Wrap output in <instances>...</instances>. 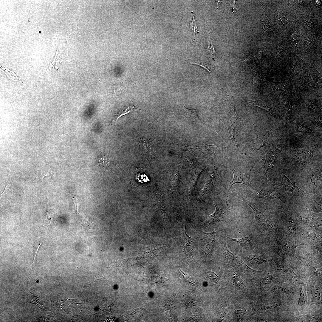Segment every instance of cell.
Wrapping results in <instances>:
<instances>
[{"instance_id": "cell-1", "label": "cell", "mask_w": 322, "mask_h": 322, "mask_svg": "<svg viewBox=\"0 0 322 322\" xmlns=\"http://www.w3.org/2000/svg\"><path fill=\"white\" fill-rule=\"evenodd\" d=\"M283 188L272 184L259 188L255 187L253 189L252 195L254 198H262L268 201L277 198L286 204L288 200L287 194Z\"/></svg>"}, {"instance_id": "cell-2", "label": "cell", "mask_w": 322, "mask_h": 322, "mask_svg": "<svg viewBox=\"0 0 322 322\" xmlns=\"http://www.w3.org/2000/svg\"><path fill=\"white\" fill-rule=\"evenodd\" d=\"M213 231L205 233L202 230L197 234L200 253L203 257L208 259H213V254L216 244V237L219 233L223 230Z\"/></svg>"}, {"instance_id": "cell-3", "label": "cell", "mask_w": 322, "mask_h": 322, "mask_svg": "<svg viewBox=\"0 0 322 322\" xmlns=\"http://www.w3.org/2000/svg\"><path fill=\"white\" fill-rule=\"evenodd\" d=\"M239 198L245 202L252 208L255 214L253 225L263 229L264 231L272 230L273 223L267 213L261 210L253 203L246 201L242 196L237 195Z\"/></svg>"}, {"instance_id": "cell-4", "label": "cell", "mask_w": 322, "mask_h": 322, "mask_svg": "<svg viewBox=\"0 0 322 322\" xmlns=\"http://www.w3.org/2000/svg\"><path fill=\"white\" fill-rule=\"evenodd\" d=\"M222 249L226 263L235 269L244 272H259L250 268L244 262L242 258L231 252L227 247L226 243L225 242L223 243Z\"/></svg>"}, {"instance_id": "cell-5", "label": "cell", "mask_w": 322, "mask_h": 322, "mask_svg": "<svg viewBox=\"0 0 322 322\" xmlns=\"http://www.w3.org/2000/svg\"><path fill=\"white\" fill-rule=\"evenodd\" d=\"M273 185L288 190L293 194L301 197L304 196V192L298 187L295 182L291 181L282 171L277 174L273 180Z\"/></svg>"}, {"instance_id": "cell-6", "label": "cell", "mask_w": 322, "mask_h": 322, "mask_svg": "<svg viewBox=\"0 0 322 322\" xmlns=\"http://www.w3.org/2000/svg\"><path fill=\"white\" fill-rule=\"evenodd\" d=\"M322 170L315 169L306 173L303 177L302 183L311 192L315 194L316 188L322 183Z\"/></svg>"}, {"instance_id": "cell-7", "label": "cell", "mask_w": 322, "mask_h": 322, "mask_svg": "<svg viewBox=\"0 0 322 322\" xmlns=\"http://www.w3.org/2000/svg\"><path fill=\"white\" fill-rule=\"evenodd\" d=\"M186 224L184 227L181 225L182 230V237L179 244V249L184 256L190 259L193 258L192 251L195 243V240L187 234L186 228Z\"/></svg>"}, {"instance_id": "cell-8", "label": "cell", "mask_w": 322, "mask_h": 322, "mask_svg": "<svg viewBox=\"0 0 322 322\" xmlns=\"http://www.w3.org/2000/svg\"><path fill=\"white\" fill-rule=\"evenodd\" d=\"M216 209L212 214L207 216L206 220L202 223V226L210 227L213 225L225 220L227 210L222 204H216L214 203Z\"/></svg>"}, {"instance_id": "cell-9", "label": "cell", "mask_w": 322, "mask_h": 322, "mask_svg": "<svg viewBox=\"0 0 322 322\" xmlns=\"http://www.w3.org/2000/svg\"><path fill=\"white\" fill-rule=\"evenodd\" d=\"M276 245L278 250L285 255L290 257H296L295 251L296 247L300 245L299 243L294 241H290L277 239Z\"/></svg>"}, {"instance_id": "cell-10", "label": "cell", "mask_w": 322, "mask_h": 322, "mask_svg": "<svg viewBox=\"0 0 322 322\" xmlns=\"http://www.w3.org/2000/svg\"><path fill=\"white\" fill-rule=\"evenodd\" d=\"M253 167V166L247 172L243 173H238L234 168L230 167L229 168L233 173V180L229 183V189H230L232 186L236 183L245 184L250 187L252 189H253L255 187L253 185L250 179L251 173Z\"/></svg>"}, {"instance_id": "cell-11", "label": "cell", "mask_w": 322, "mask_h": 322, "mask_svg": "<svg viewBox=\"0 0 322 322\" xmlns=\"http://www.w3.org/2000/svg\"><path fill=\"white\" fill-rule=\"evenodd\" d=\"M301 216V219L304 224L315 228L321 230L322 216L307 210Z\"/></svg>"}, {"instance_id": "cell-12", "label": "cell", "mask_w": 322, "mask_h": 322, "mask_svg": "<svg viewBox=\"0 0 322 322\" xmlns=\"http://www.w3.org/2000/svg\"><path fill=\"white\" fill-rule=\"evenodd\" d=\"M282 219L285 222L287 229L290 233L295 235L297 232V225L295 219L289 212L284 209L281 214Z\"/></svg>"}, {"instance_id": "cell-13", "label": "cell", "mask_w": 322, "mask_h": 322, "mask_svg": "<svg viewBox=\"0 0 322 322\" xmlns=\"http://www.w3.org/2000/svg\"><path fill=\"white\" fill-rule=\"evenodd\" d=\"M228 117L224 121V124L228 128L229 132L230 134V137L233 142L236 144L234 137V129L237 125V124L240 121V119H241L238 117L236 115L235 111L233 114H231L228 115Z\"/></svg>"}, {"instance_id": "cell-14", "label": "cell", "mask_w": 322, "mask_h": 322, "mask_svg": "<svg viewBox=\"0 0 322 322\" xmlns=\"http://www.w3.org/2000/svg\"><path fill=\"white\" fill-rule=\"evenodd\" d=\"M311 198L308 204L309 209L314 213L322 212V196L321 194H315Z\"/></svg>"}, {"instance_id": "cell-15", "label": "cell", "mask_w": 322, "mask_h": 322, "mask_svg": "<svg viewBox=\"0 0 322 322\" xmlns=\"http://www.w3.org/2000/svg\"><path fill=\"white\" fill-rule=\"evenodd\" d=\"M281 150L280 149L273 150L266 154V158L264 168L265 170V175L267 181V171L273 168L276 157Z\"/></svg>"}, {"instance_id": "cell-16", "label": "cell", "mask_w": 322, "mask_h": 322, "mask_svg": "<svg viewBox=\"0 0 322 322\" xmlns=\"http://www.w3.org/2000/svg\"><path fill=\"white\" fill-rule=\"evenodd\" d=\"M226 239L228 241L236 242L239 244L243 248L247 250L251 249L253 248V245L250 239L247 237L241 238H233L224 235Z\"/></svg>"}, {"instance_id": "cell-17", "label": "cell", "mask_w": 322, "mask_h": 322, "mask_svg": "<svg viewBox=\"0 0 322 322\" xmlns=\"http://www.w3.org/2000/svg\"><path fill=\"white\" fill-rule=\"evenodd\" d=\"M182 113L181 115L185 116L186 117L193 119H199L198 113L197 109H189L187 108L182 103Z\"/></svg>"}, {"instance_id": "cell-18", "label": "cell", "mask_w": 322, "mask_h": 322, "mask_svg": "<svg viewBox=\"0 0 322 322\" xmlns=\"http://www.w3.org/2000/svg\"><path fill=\"white\" fill-rule=\"evenodd\" d=\"M262 255L260 253H256L250 254L247 256L246 259L251 263L254 264H258L266 261Z\"/></svg>"}, {"instance_id": "cell-19", "label": "cell", "mask_w": 322, "mask_h": 322, "mask_svg": "<svg viewBox=\"0 0 322 322\" xmlns=\"http://www.w3.org/2000/svg\"><path fill=\"white\" fill-rule=\"evenodd\" d=\"M268 135L267 133L263 134H261L256 139V141L254 143L253 149L250 155V156L255 150H258L264 144Z\"/></svg>"}, {"instance_id": "cell-20", "label": "cell", "mask_w": 322, "mask_h": 322, "mask_svg": "<svg viewBox=\"0 0 322 322\" xmlns=\"http://www.w3.org/2000/svg\"><path fill=\"white\" fill-rule=\"evenodd\" d=\"M217 145H208L205 144L194 147L198 150L202 152L204 154L208 155L213 154L214 151L218 147Z\"/></svg>"}, {"instance_id": "cell-21", "label": "cell", "mask_w": 322, "mask_h": 322, "mask_svg": "<svg viewBox=\"0 0 322 322\" xmlns=\"http://www.w3.org/2000/svg\"><path fill=\"white\" fill-rule=\"evenodd\" d=\"M196 64V65H199V66L203 67V68H204L205 69H206L207 71H208L210 73L211 75V76H212L213 78V79H214V78H213V75H212V74H211V72H210V68H211L212 67H213V66H214V65H211V64H209L206 63V62L204 61H202V60H196V61H192L190 63H188V64Z\"/></svg>"}, {"instance_id": "cell-22", "label": "cell", "mask_w": 322, "mask_h": 322, "mask_svg": "<svg viewBox=\"0 0 322 322\" xmlns=\"http://www.w3.org/2000/svg\"><path fill=\"white\" fill-rule=\"evenodd\" d=\"M233 281L235 286L237 289L243 291L247 290L244 281L239 275H236L234 276Z\"/></svg>"}, {"instance_id": "cell-23", "label": "cell", "mask_w": 322, "mask_h": 322, "mask_svg": "<svg viewBox=\"0 0 322 322\" xmlns=\"http://www.w3.org/2000/svg\"><path fill=\"white\" fill-rule=\"evenodd\" d=\"M138 142L140 148L149 154H152L151 145L148 140L140 139Z\"/></svg>"}, {"instance_id": "cell-24", "label": "cell", "mask_w": 322, "mask_h": 322, "mask_svg": "<svg viewBox=\"0 0 322 322\" xmlns=\"http://www.w3.org/2000/svg\"><path fill=\"white\" fill-rule=\"evenodd\" d=\"M307 296L305 288L303 287L300 291V296L298 301V305H300L305 304L307 301Z\"/></svg>"}, {"instance_id": "cell-25", "label": "cell", "mask_w": 322, "mask_h": 322, "mask_svg": "<svg viewBox=\"0 0 322 322\" xmlns=\"http://www.w3.org/2000/svg\"><path fill=\"white\" fill-rule=\"evenodd\" d=\"M134 110L141 111V109L137 108L135 106H129L126 108V109H124L123 110V111L117 116L115 122H116L117 120L121 116L125 114H126Z\"/></svg>"}, {"instance_id": "cell-26", "label": "cell", "mask_w": 322, "mask_h": 322, "mask_svg": "<svg viewBox=\"0 0 322 322\" xmlns=\"http://www.w3.org/2000/svg\"><path fill=\"white\" fill-rule=\"evenodd\" d=\"M306 234L307 236V238L309 240L312 242L319 241V239L320 238V237L318 235V233L313 230H309L307 231Z\"/></svg>"}, {"instance_id": "cell-27", "label": "cell", "mask_w": 322, "mask_h": 322, "mask_svg": "<svg viewBox=\"0 0 322 322\" xmlns=\"http://www.w3.org/2000/svg\"><path fill=\"white\" fill-rule=\"evenodd\" d=\"M247 312L246 309L243 306L237 308L235 310V314L236 318L239 320H241Z\"/></svg>"}, {"instance_id": "cell-28", "label": "cell", "mask_w": 322, "mask_h": 322, "mask_svg": "<svg viewBox=\"0 0 322 322\" xmlns=\"http://www.w3.org/2000/svg\"><path fill=\"white\" fill-rule=\"evenodd\" d=\"M61 63L58 52L57 51L56 55L54 59V60L51 63L50 67H52L53 69L58 70L59 69V67Z\"/></svg>"}, {"instance_id": "cell-29", "label": "cell", "mask_w": 322, "mask_h": 322, "mask_svg": "<svg viewBox=\"0 0 322 322\" xmlns=\"http://www.w3.org/2000/svg\"><path fill=\"white\" fill-rule=\"evenodd\" d=\"M208 278L212 282H217L219 278L218 275L214 272L211 270H208L206 272Z\"/></svg>"}, {"instance_id": "cell-30", "label": "cell", "mask_w": 322, "mask_h": 322, "mask_svg": "<svg viewBox=\"0 0 322 322\" xmlns=\"http://www.w3.org/2000/svg\"><path fill=\"white\" fill-rule=\"evenodd\" d=\"M273 276L271 275H267L260 280V283L262 285H264L271 284L273 281Z\"/></svg>"}, {"instance_id": "cell-31", "label": "cell", "mask_w": 322, "mask_h": 322, "mask_svg": "<svg viewBox=\"0 0 322 322\" xmlns=\"http://www.w3.org/2000/svg\"><path fill=\"white\" fill-rule=\"evenodd\" d=\"M33 240L34 242V260L32 263V265L33 264L34 261H35L38 250L43 242L41 241H40L39 240L35 239H34Z\"/></svg>"}, {"instance_id": "cell-32", "label": "cell", "mask_w": 322, "mask_h": 322, "mask_svg": "<svg viewBox=\"0 0 322 322\" xmlns=\"http://www.w3.org/2000/svg\"><path fill=\"white\" fill-rule=\"evenodd\" d=\"M276 270L279 272L282 273H285L288 271V267L284 264L282 263H278L275 266Z\"/></svg>"}, {"instance_id": "cell-33", "label": "cell", "mask_w": 322, "mask_h": 322, "mask_svg": "<svg viewBox=\"0 0 322 322\" xmlns=\"http://www.w3.org/2000/svg\"><path fill=\"white\" fill-rule=\"evenodd\" d=\"M313 295L315 300L318 303L321 301L322 295L321 292L318 289H315L313 292Z\"/></svg>"}, {"instance_id": "cell-34", "label": "cell", "mask_w": 322, "mask_h": 322, "mask_svg": "<svg viewBox=\"0 0 322 322\" xmlns=\"http://www.w3.org/2000/svg\"><path fill=\"white\" fill-rule=\"evenodd\" d=\"M278 307V304L275 302H273L266 304L265 306V309L268 311L273 310Z\"/></svg>"}, {"instance_id": "cell-35", "label": "cell", "mask_w": 322, "mask_h": 322, "mask_svg": "<svg viewBox=\"0 0 322 322\" xmlns=\"http://www.w3.org/2000/svg\"><path fill=\"white\" fill-rule=\"evenodd\" d=\"M311 269L314 274L316 276L320 277L321 276V271L318 266L317 265H313L312 266Z\"/></svg>"}, {"instance_id": "cell-36", "label": "cell", "mask_w": 322, "mask_h": 322, "mask_svg": "<svg viewBox=\"0 0 322 322\" xmlns=\"http://www.w3.org/2000/svg\"><path fill=\"white\" fill-rule=\"evenodd\" d=\"M109 163V160L105 156H103L99 158L98 163L99 166L104 167L107 166Z\"/></svg>"}, {"instance_id": "cell-37", "label": "cell", "mask_w": 322, "mask_h": 322, "mask_svg": "<svg viewBox=\"0 0 322 322\" xmlns=\"http://www.w3.org/2000/svg\"><path fill=\"white\" fill-rule=\"evenodd\" d=\"M44 222L48 225H49L51 222V217L49 211L47 210L46 213V215L44 218Z\"/></svg>"}, {"instance_id": "cell-38", "label": "cell", "mask_w": 322, "mask_h": 322, "mask_svg": "<svg viewBox=\"0 0 322 322\" xmlns=\"http://www.w3.org/2000/svg\"><path fill=\"white\" fill-rule=\"evenodd\" d=\"M208 46L210 53L212 55V57H213L212 55L213 53H215V50L213 45L212 44V42L210 41V40H209Z\"/></svg>"}, {"instance_id": "cell-39", "label": "cell", "mask_w": 322, "mask_h": 322, "mask_svg": "<svg viewBox=\"0 0 322 322\" xmlns=\"http://www.w3.org/2000/svg\"><path fill=\"white\" fill-rule=\"evenodd\" d=\"M103 279V277L100 275H96L95 277V282L96 281H100Z\"/></svg>"}, {"instance_id": "cell-40", "label": "cell", "mask_w": 322, "mask_h": 322, "mask_svg": "<svg viewBox=\"0 0 322 322\" xmlns=\"http://www.w3.org/2000/svg\"><path fill=\"white\" fill-rule=\"evenodd\" d=\"M49 175V174L47 172L41 173L39 176V177L42 180L44 177Z\"/></svg>"}, {"instance_id": "cell-41", "label": "cell", "mask_w": 322, "mask_h": 322, "mask_svg": "<svg viewBox=\"0 0 322 322\" xmlns=\"http://www.w3.org/2000/svg\"><path fill=\"white\" fill-rule=\"evenodd\" d=\"M235 2H236L235 1H233V4H232V8H233V12H234V5L235 4Z\"/></svg>"}, {"instance_id": "cell-42", "label": "cell", "mask_w": 322, "mask_h": 322, "mask_svg": "<svg viewBox=\"0 0 322 322\" xmlns=\"http://www.w3.org/2000/svg\"><path fill=\"white\" fill-rule=\"evenodd\" d=\"M320 3V1L318 0H316L315 1V4L316 5H318Z\"/></svg>"}]
</instances>
